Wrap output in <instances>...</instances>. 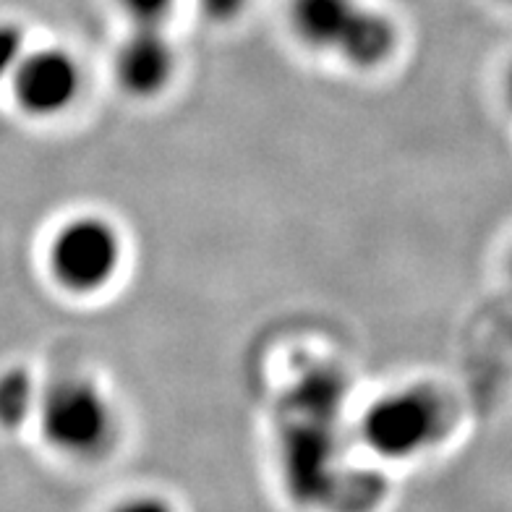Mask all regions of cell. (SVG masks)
Here are the masks:
<instances>
[{
    "label": "cell",
    "mask_w": 512,
    "mask_h": 512,
    "mask_svg": "<svg viewBox=\"0 0 512 512\" xmlns=\"http://www.w3.org/2000/svg\"><path fill=\"white\" fill-rule=\"evenodd\" d=\"M447 429L442 400L426 387H405L379 398L364 416L366 445L384 458H411Z\"/></svg>",
    "instance_id": "obj_4"
},
{
    "label": "cell",
    "mask_w": 512,
    "mask_h": 512,
    "mask_svg": "<svg viewBox=\"0 0 512 512\" xmlns=\"http://www.w3.org/2000/svg\"><path fill=\"white\" fill-rule=\"evenodd\" d=\"M40 387L34 384L32 374L24 369H8L0 374V426L3 429H21L37 411Z\"/></svg>",
    "instance_id": "obj_7"
},
{
    "label": "cell",
    "mask_w": 512,
    "mask_h": 512,
    "mask_svg": "<svg viewBox=\"0 0 512 512\" xmlns=\"http://www.w3.org/2000/svg\"><path fill=\"white\" fill-rule=\"evenodd\" d=\"M178 0H118L131 27H165Z\"/></svg>",
    "instance_id": "obj_8"
},
{
    "label": "cell",
    "mask_w": 512,
    "mask_h": 512,
    "mask_svg": "<svg viewBox=\"0 0 512 512\" xmlns=\"http://www.w3.org/2000/svg\"><path fill=\"white\" fill-rule=\"evenodd\" d=\"M113 71L126 95L139 100L160 95L176 74V50L165 27H131L118 45Z\"/></svg>",
    "instance_id": "obj_6"
},
{
    "label": "cell",
    "mask_w": 512,
    "mask_h": 512,
    "mask_svg": "<svg viewBox=\"0 0 512 512\" xmlns=\"http://www.w3.org/2000/svg\"><path fill=\"white\" fill-rule=\"evenodd\" d=\"M8 81L24 113L53 118L66 113L79 97L81 66L63 48L27 50Z\"/></svg>",
    "instance_id": "obj_5"
},
{
    "label": "cell",
    "mask_w": 512,
    "mask_h": 512,
    "mask_svg": "<svg viewBox=\"0 0 512 512\" xmlns=\"http://www.w3.org/2000/svg\"><path fill=\"white\" fill-rule=\"evenodd\" d=\"M290 27L306 48L335 53L356 68H377L398 48V27L361 0H290Z\"/></svg>",
    "instance_id": "obj_1"
},
{
    "label": "cell",
    "mask_w": 512,
    "mask_h": 512,
    "mask_svg": "<svg viewBox=\"0 0 512 512\" xmlns=\"http://www.w3.org/2000/svg\"><path fill=\"white\" fill-rule=\"evenodd\" d=\"M24 53H27L24 29L16 27L14 21H0V84L11 79Z\"/></svg>",
    "instance_id": "obj_9"
},
{
    "label": "cell",
    "mask_w": 512,
    "mask_h": 512,
    "mask_svg": "<svg viewBox=\"0 0 512 512\" xmlns=\"http://www.w3.org/2000/svg\"><path fill=\"white\" fill-rule=\"evenodd\" d=\"M110 512H173L168 499L157 497V494H139V497H128L113 507Z\"/></svg>",
    "instance_id": "obj_11"
},
{
    "label": "cell",
    "mask_w": 512,
    "mask_h": 512,
    "mask_svg": "<svg viewBox=\"0 0 512 512\" xmlns=\"http://www.w3.org/2000/svg\"><path fill=\"white\" fill-rule=\"evenodd\" d=\"M34 418L50 447L76 458L97 455L113 439V408L84 377H61L42 387Z\"/></svg>",
    "instance_id": "obj_2"
},
{
    "label": "cell",
    "mask_w": 512,
    "mask_h": 512,
    "mask_svg": "<svg viewBox=\"0 0 512 512\" xmlns=\"http://www.w3.org/2000/svg\"><path fill=\"white\" fill-rule=\"evenodd\" d=\"M123 259L121 233L100 215L68 220L50 243V272L68 293L89 296L108 288Z\"/></svg>",
    "instance_id": "obj_3"
},
{
    "label": "cell",
    "mask_w": 512,
    "mask_h": 512,
    "mask_svg": "<svg viewBox=\"0 0 512 512\" xmlns=\"http://www.w3.org/2000/svg\"><path fill=\"white\" fill-rule=\"evenodd\" d=\"M202 14L207 19L217 21V24H228V21H236L238 16L246 11L249 0H196Z\"/></svg>",
    "instance_id": "obj_10"
}]
</instances>
